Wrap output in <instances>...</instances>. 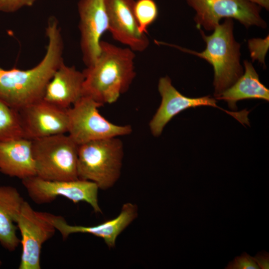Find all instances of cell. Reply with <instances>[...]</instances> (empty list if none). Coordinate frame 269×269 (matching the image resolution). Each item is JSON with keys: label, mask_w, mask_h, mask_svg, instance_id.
Masks as SVG:
<instances>
[{"label": "cell", "mask_w": 269, "mask_h": 269, "mask_svg": "<svg viewBox=\"0 0 269 269\" xmlns=\"http://www.w3.org/2000/svg\"><path fill=\"white\" fill-rule=\"evenodd\" d=\"M24 201L15 187L0 185V244L9 252L20 244L16 222Z\"/></svg>", "instance_id": "cell-17"}, {"label": "cell", "mask_w": 269, "mask_h": 269, "mask_svg": "<svg viewBox=\"0 0 269 269\" xmlns=\"http://www.w3.org/2000/svg\"><path fill=\"white\" fill-rule=\"evenodd\" d=\"M0 172L21 180L36 175L32 140L21 138L0 142Z\"/></svg>", "instance_id": "cell-16"}, {"label": "cell", "mask_w": 269, "mask_h": 269, "mask_svg": "<svg viewBox=\"0 0 269 269\" xmlns=\"http://www.w3.org/2000/svg\"><path fill=\"white\" fill-rule=\"evenodd\" d=\"M267 10L269 9V0H250Z\"/></svg>", "instance_id": "cell-25"}, {"label": "cell", "mask_w": 269, "mask_h": 269, "mask_svg": "<svg viewBox=\"0 0 269 269\" xmlns=\"http://www.w3.org/2000/svg\"><path fill=\"white\" fill-rule=\"evenodd\" d=\"M28 196L37 204H47L57 197H64L76 204L88 203L96 213H102L98 202V186L93 182L73 180H48L36 175L22 180Z\"/></svg>", "instance_id": "cell-10"}, {"label": "cell", "mask_w": 269, "mask_h": 269, "mask_svg": "<svg viewBox=\"0 0 269 269\" xmlns=\"http://www.w3.org/2000/svg\"><path fill=\"white\" fill-rule=\"evenodd\" d=\"M55 215L36 211L24 201L16 220L21 235L22 252L19 269H40L43 244L57 230L53 223Z\"/></svg>", "instance_id": "cell-8"}, {"label": "cell", "mask_w": 269, "mask_h": 269, "mask_svg": "<svg viewBox=\"0 0 269 269\" xmlns=\"http://www.w3.org/2000/svg\"><path fill=\"white\" fill-rule=\"evenodd\" d=\"M124 155L123 142L119 137L78 145V178L94 182L100 189L113 187L120 177Z\"/></svg>", "instance_id": "cell-4"}, {"label": "cell", "mask_w": 269, "mask_h": 269, "mask_svg": "<svg viewBox=\"0 0 269 269\" xmlns=\"http://www.w3.org/2000/svg\"><path fill=\"white\" fill-rule=\"evenodd\" d=\"M78 145L66 134L32 140L36 175L48 180H73L77 174Z\"/></svg>", "instance_id": "cell-5"}, {"label": "cell", "mask_w": 269, "mask_h": 269, "mask_svg": "<svg viewBox=\"0 0 269 269\" xmlns=\"http://www.w3.org/2000/svg\"><path fill=\"white\" fill-rule=\"evenodd\" d=\"M80 48L86 67L95 62L100 52L101 38L108 31V18L104 0H79Z\"/></svg>", "instance_id": "cell-11"}, {"label": "cell", "mask_w": 269, "mask_h": 269, "mask_svg": "<svg viewBox=\"0 0 269 269\" xmlns=\"http://www.w3.org/2000/svg\"><path fill=\"white\" fill-rule=\"evenodd\" d=\"M226 269H259L260 268L254 261L253 257L246 252L240 256L236 257L234 260L229 262Z\"/></svg>", "instance_id": "cell-22"}, {"label": "cell", "mask_w": 269, "mask_h": 269, "mask_svg": "<svg viewBox=\"0 0 269 269\" xmlns=\"http://www.w3.org/2000/svg\"><path fill=\"white\" fill-rule=\"evenodd\" d=\"M134 0H104L108 18V31L113 38L134 52L148 47L146 34L141 33L134 16Z\"/></svg>", "instance_id": "cell-13"}, {"label": "cell", "mask_w": 269, "mask_h": 269, "mask_svg": "<svg viewBox=\"0 0 269 269\" xmlns=\"http://www.w3.org/2000/svg\"><path fill=\"white\" fill-rule=\"evenodd\" d=\"M83 72L63 62L56 69L46 87L43 99L60 108L67 109L83 94Z\"/></svg>", "instance_id": "cell-15"}, {"label": "cell", "mask_w": 269, "mask_h": 269, "mask_svg": "<svg viewBox=\"0 0 269 269\" xmlns=\"http://www.w3.org/2000/svg\"><path fill=\"white\" fill-rule=\"evenodd\" d=\"M18 111L25 138L32 140L68 132L67 109L43 99Z\"/></svg>", "instance_id": "cell-12"}, {"label": "cell", "mask_w": 269, "mask_h": 269, "mask_svg": "<svg viewBox=\"0 0 269 269\" xmlns=\"http://www.w3.org/2000/svg\"><path fill=\"white\" fill-rule=\"evenodd\" d=\"M25 138L19 111L0 100V142Z\"/></svg>", "instance_id": "cell-19"}, {"label": "cell", "mask_w": 269, "mask_h": 269, "mask_svg": "<svg viewBox=\"0 0 269 269\" xmlns=\"http://www.w3.org/2000/svg\"><path fill=\"white\" fill-rule=\"evenodd\" d=\"M248 46L253 61L258 60L265 66V60L269 47V35L265 38H254L249 39Z\"/></svg>", "instance_id": "cell-21"}, {"label": "cell", "mask_w": 269, "mask_h": 269, "mask_svg": "<svg viewBox=\"0 0 269 269\" xmlns=\"http://www.w3.org/2000/svg\"><path fill=\"white\" fill-rule=\"evenodd\" d=\"M245 71L241 77L230 87L223 92L217 100L226 102L229 108L236 111L238 101L245 99H262L269 101V90L259 79L252 63L244 61Z\"/></svg>", "instance_id": "cell-18"}, {"label": "cell", "mask_w": 269, "mask_h": 269, "mask_svg": "<svg viewBox=\"0 0 269 269\" xmlns=\"http://www.w3.org/2000/svg\"><path fill=\"white\" fill-rule=\"evenodd\" d=\"M195 11L196 27L213 31L223 18L235 19L248 28L267 27L262 7L250 0H185Z\"/></svg>", "instance_id": "cell-7"}, {"label": "cell", "mask_w": 269, "mask_h": 269, "mask_svg": "<svg viewBox=\"0 0 269 269\" xmlns=\"http://www.w3.org/2000/svg\"><path fill=\"white\" fill-rule=\"evenodd\" d=\"M134 12L139 31L146 34L148 27L158 16L156 2L154 0H136L134 3Z\"/></svg>", "instance_id": "cell-20"}, {"label": "cell", "mask_w": 269, "mask_h": 269, "mask_svg": "<svg viewBox=\"0 0 269 269\" xmlns=\"http://www.w3.org/2000/svg\"><path fill=\"white\" fill-rule=\"evenodd\" d=\"M45 34L46 51L37 65L26 70L0 66V100L17 111L43 99L47 84L64 62V43L55 16L48 18Z\"/></svg>", "instance_id": "cell-1"}, {"label": "cell", "mask_w": 269, "mask_h": 269, "mask_svg": "<svg viewBox=\"0 0 269 269\" xmlns=\"http://www.w3.org/2000/svg\"><path fill=\"white\" fill-rule=\"evenodd\" d=\"M158 91L161 97L160 105L149 123V128L154 136L161 135L166 125L181 112L190 108L211 106L221 109L233 117L243 125L250 126L247 110L240 112L227 111L217 105L215 98L210 96L198 98L186 97L180 93L172 84L168 76L161 77L158 83Z\"/></svg>", "instance_id": "cell-9"}, {"label": "cell", "mask_w": 269, "mask_h": 269, "mask_svg": "<svg viewBox=\"0 0 269 269\" xmlns=\"http://www.w3.org/2000/svg\"><path fill=\"white\" fill-rule=\"evenodd\" d=\"M138 208L136 204L131 202L123 204L120 213L111 220L94 226H83L69 225L61 216L56 215L54 225L63 239L75 233H87L102 238L108 247H116L117 237L137 217Z\"/></svg>", "instance_id": "cell-14"}, {"label": "cell", "mask_w": 269, "mask_h": 269, "mask_svg": "<svg viewBox=\"0 0 269 269\" xmlns=\"http://www.w3.org/2000/svg\"><path fill=\"white\" fill-rule=\"evenodd\" d=\"M37 0H0V11L12 13L33 5Z\"/></svg>", "instance_id": "cell-23"}, {"label": "cell", "mask_w": 269, "mask_h": 269, "mask_svg": "<svg viewBox=\"0 0 269 269\" xmlns=\"http://www.w3.org/2000/svg\"><path fill=\"white\" fill-rule=\"evenodd\" d=\"M253 259L260 269H269V254L268 252L265 251L259 252Z\"/></svg>", "instance_id": "cell-24"}, {"label": "cell", "mask_w": 269, "mask_h": 269, "mask_svg": "<svg viewBox=\"0 0 269 269\" xmlns=\"http://www.w3.org/2000/svg\"><path fill=\"white\" fill-rule=\"evenodd\" d=\"M1 265H2V261L0 259V267H1Z\"/></svg>", "instance_id": "cell-26"}, {"label": "cell", "mask_w": 269, "mask_h": 269, "mask_svg": "<svg viewBox=\"0 0 269 269\" xmlns=\"http://www.w3.org/2000/svg\"><path fill=\"white\" fill-rule=\"evenodd\" d=\"M199 30L206 43V48L202 52L156 42L198 56L210 63L214 69V95L216 98L232 86L244 73L240 60L241 45L234 37V21L232 18H225L224 22L217 25L211 35H207L202 29Z\"/></svg>", "instance_id": "cell-3"}, {"label": "cell", "mask_w": 269, "mask_h": 269, "mask_svg": "<svg viewBox=\"0 0 269 269\" xmlns=\"http://www.w3.org/2000/svg\"><path fill=\"white\" fill-rule=\"evenodd\" d=\"M102 106L91 98L83 96L67 109V133L78 145L132 133L131 125H118L102 116L99 111Z\"/></svg>", "instance_id": "cell-6"}, {"label": "cell", "mask_w": 269, "mask_h": 269, "mask_svg": "<svg viewBox=\"0 0 269 269\" xmlns=\"http://www.w3.org/2000/svg\"><path fill=\"white\" fill-rule=\"evenodd\" d=\"M134 52L107 41L100 42V54L84 75L83 96L104 105L116 102L135 78Z\"/></svg>", "instance_id": "cell-2"}]
</instances>
